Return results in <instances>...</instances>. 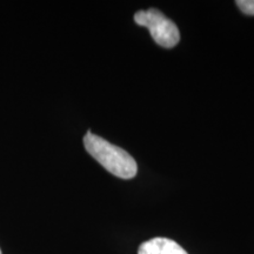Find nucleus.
Instances as JSON below:
<instances>
[{
	"instance_id": "f257e3e1",
	"label": "nucleus",
	"mask_w": 254,
	"mask_h": 254,
	"mask_svg": "<svg viewBox=\"0 0 254 254\" xmlns=\"http://www.w3.org/2000/svg\"><path fill=\"white\" fill-rule=\"evenodd\" d=\"M84 145L88 153L113 176L122 179H132L136 176L135 160L119 146L111 144L91 131H87L84 136Z\"/></svg>"
},
{
	"instance_id": "f03ea898",
	"label": "nucleus",
	"mask_w": 254,
	"mask_h": 254,
	"mask_svg": "<svg viewBox=\"0 0 254 254\" xmlns=\"http://www.w3.org/2000/svg\"><path fill=\"white\" fill-rule=\"evenodd\" d=\"M134 21L139 26L148 28L152 39L159 46L165 47V49H172L179 43V28L171 19H168L157 8L138 11L134 14Z\"/></svg>"
},
{
	"instance_id": "7ed1b4c3",
	"label": "nucleus",
	"mask_w": 254,
	"mask_h": 254,
	"mask_svg": "<svg viewBox=\"0 0 254 254\" xmlns=\"http://www.w3.org/2000/svg\"><path fill=\"white\" fill-rule=\"evenodd\" d=\"M138 254H187V252L176 241L167 238H154L142 243Z\"/></svg>"
},
{
	"instance_id": "20e7f679",
	"label": "nucleus",
	"mask_w": 254,
	"mask_h": 254,
	"mask_svg": "<svg viewBox=\"0 0 254 254\" xmlns=\"http://www.w3.org/2000/svg\"><path fill=\"white\" fill-rule=\"evenodd\" d=\"M236 4L244 14L254 15V0H238Z\"/></svg>"
},
{
	"instance_id": "39448f33",
	"label": "nucleus",
	"mask_w": 254,
	"mask_h": 254,
	"mask_svg": "<svg viewBox=\"0 0 254 254\" xmlns=\"http://www.w3.org/2000/svg\"><path fill=\"white\" fill-rule=\"evenodd\" d=\"M0 254H2V253H1V250H0Z\"/></svg>"
}]
</instances>
